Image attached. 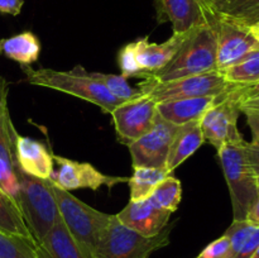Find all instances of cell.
I'll use <instances>...</instances> for the list:
<instances>
[{"label":"cell","mask_w":259,"mask_h":258,"mask_svg":"<svg viewBox=\"0 0 259 258\" xmlns=\"http://www.w3.org/2000/svg\"><path fill=\"white\" fill-rule=\"evenodd\" d=\"M172 212L156 206L149 199L131 201L118 212L116 218L125 227L136 230L144 237H153L168 225Z\"/></svg>","instance_id":"9a60e30c"},{"label":"cell","mask_w":259,"mask_h":258,"mask_svg":"<svg viewBox=\"0 0 259 258\" xmlns=\"http://www.w3.org/2000/svg\"><path fill=\"white\" fill-rule=\"evenodd\" d=\"M245 220L250 225H253V227H259V195L257 196V199L253 201V204L250 205L249 210H248L247 215H245Z\"/></svg>","instance_id":"e575fe53"},{"label":"cell","mask_w":259,"mask_h":258,"mask_svg":"<svg viewBox=\"0 0 259 258\" xmlns=\"http://www.w3.org/2000/svg\"><path fill=\"white\" fill-rule=\"evenodd\" d=\"M222 73L227 81L235 85L259 83V48L245 55Z\"/></svg>","instance_id":"cb8c5ba5"},{"label":"cell","mask_w":259,"mask_h":258,"mask_svg":"<svg viewBox=\"0 0 259 258\" xmlns=\"http://www.w3.org/2000/svg\"><path fill=\"white\" fill-rule=\"evenodd\" d=\"M156 206L167 210L169 212H175L179 209V205L182 199V185L180 180L176 177L168 176L162 180L157 187L154 189L153 194L148 197Z\"/></svg>","instance_id":"d4e9b609"},{"label":"cell","mask_w":259,"mask_h":258,"mask_svg":"<svg viewBox=\"0 0 259 258\" xmlns=\"http://www.w3.org/2000/svg\"><path fill=\"white\" fill-rule=\"evenodd\" d=\"M179 125L169 123L157 114L153 126L144 136L128 146L132 156V166L166 168L169 147Z\"/></svg>","instance_id":"8fae6325"},{"label":"cell","mask_w":259,"mask_h":258,"mask_svg":"<svg viewBox=\"0 0 259 258\" xmlns=\"http://www.w3.org/2000/svg\"><path fill=\"white\" fill-rule=\"evenodd\" d=\"M258 189H259V176H258Z\"/></svg>","instance_id":"f35d334b"},{"label":"cell","mask_w":259,"mask_h":258,"mask_svg":"<svg viewBox=\"0 0 259 258\" xmlns=\"http://www.w3.org/2000/svg\"><path fill=\"white\" fill-rule=\"evenodd\" d=\"M35 249L38 258H91L71 234L61 217L48 234L35 244Z\"/></svg>","instance_id":"ac0fdd59"},{"label":"cell","mask_w":259,"mask_h":258,"mask_svg":"<svg viewBox=\"0 0 259 258\" xmlns=\"http://www.w3.org/2000/svg\"><path fill=\"white\" fill-rule=\"evenodd\" d=\"M19 207L35 244L48 234L60 219L57 202L48 180L25 174L18 167Z\"/></svg>","instance_id":"277c9868"},{"label":"cell","mask_w":259,"mask_h":258,"mask_svg":"<svg viewBox=\"0 0 259 258\" xmlns=\"http://www.w3.org/2000/svg\"><path fill=\"white\" fill-rule=\"evenodd\" d=\"M250 258H259V247L257 248V250H255V252L253 253V255Z\"/></svg>","instance_id":"74e56055"},{"label":"cell","mask_w":259,"mask_h":258,"mask_svg":"<svg viewBox=\"0 0 259 258\" xmlns=\"http://www.w3.org/2000/svg\"><path fill=\"white\" fill-rule=\"evenodd\" d=\"M169 174L166 168H152V167H137L133 175L129 177L128 185L131 189V201L147 200L157 185L166 179Z\"/></svg>","instance_id":"7402d4cb"},{"label":"cell","mask_w":259,"mask_h":258,"mask_svg":"<svg viewBox=\"0 0 259 258\" xmlns=\"http://www.w3.org/2000/svg\"><path fill=\"white\" fill-rule=\"evenodd\" d=\"M245 153H247L250 166L254 169L255 175L259 176V139L245 142Z\"/></svg>","instance_id":"d6a6232c"},{"label":"cell","mask_w":259,"mask_h":258,"mask_svg":"<svg viewBox=\"0 0 259 258\" xmlns=\"http://www.w3.org/2000/svg\"><path fill=\"white\" fill-rule=\"evenodd\" d=\"M247 93L250 94V95L259 96V83H255V85H248Z\"/></svg>","instance_id":"8d00e7d4"},{"label":"cell","mask_w":259,"mask_h":258,"mask_svg":"<svg viewBox=\"0 0 259 258\" xmlns=\"http://www.w3.org/2000/svg\"><path fill=\"white\" fill-rule=\"evenodd\" d=\"M0 232L34 240L19 207L3 191H0Z\"/></svg>","instance_id":"603a6c76"},{"label":"cell","mask_w":259,"mask_h":258,"mask_svg":"<svg viewBox=\"0 0 259 258\" xmlns=\"http://www.w3.org/2000/svg\"><path fill=\"white\" fill-rule=\"evenodd\" d=\"M225 94V93H224ZM223 95V94H222ZM222 95L197 96V98L176 99L157 104L159 115L175 125L200 120L205 113L217 103Z\"/></svg>","instance_id":"d6986e66"},{"label":"cell","mask_w":259,"mask_h":258,"mask_svg":"<svg viewBox=\"0 0 259 258\" xmlns=\"http://www.w3.org/2000/svg\"><path fill=\"white\" fill-rule=\"evenodd\" d=\"M0 258H38L35 242L0 232Z\"/></svg>","instance_id":"4316f807"},{"label":"cell","mask_w":259,"mask_h":258,"mask_svg":"<svg viewBox=\"0 0 259 258\" xmlns=\"http://www.w3.org/2000/svg\"><path fill=\"white\" fill-rule=\"evenodd\" d=\"M220 164L229 187L233 220H244L250 205L259 195L258 176L245 153V141L218 149Z\"/></svg>","instance_id":"5b68a950"},{"label":"cell","mask_w":259,"mask_h":258,"mask_svg":"<svg viewBox=\"0 0 259 258\" xmlns=\"http://www.w3.org/2000/svg\"><path fill=\"white\" fill-rule=\"evenodd\" d=\"M244 86L240 85L234 90L223 94L219 100L200 119L205 142L217 149L227 144L244 142L242 133L238 129V118L240 114L239 103Z\"/></svg>","instance_id":"ba28073f"},{"label":"cell","mask_w":259,"mask_h":258,"mask_svg":"<svg viewBox=\"0 0 259 258\" xmlns=\"http://www.w3.org/2000/svg\"><path fill=\"white\" fill-rule=\"evenodd\" d=\"M247 28H248V30H249L250 34L253 35V38H254V39L257 40L258 45H259V22L253 23V24L248 25Z\"/></svg>","instance_id":"d590c367"},{"label":"cell","mask_w":259,"mask_h":258,"mask_svg":"<svg viewBox=\"0 0 259 258\" xmlns=\"http://www.w3.org/2000/svg\"><path fill=\"white\" fill-rule=\"evenodd\" d=\"M259 247V227L255 228L254 232L250 234V237L248 238L247 242L244 243V245L242 247V249L238 252V254L234 258H250L253 255V253L257 250Z\"/></svg>","instance_id":"1f68e13d"},{"label":"cell","mask_w":259,"mask_h":258,"mask_svg":"<svg viewBox=\"0 0 259 258\" xmlns=\"http://www.w3.org/2000/svg\"><path fill=\"white\" fill-rule=\"evenodd\" d=\"M247 86L243 88L239 108L247 118V123L252 131L253 139H259V96L247 93Z\"/></svg>","instance_id":"f1b7e54d"},{"label":"cell","mask_w":259,"mask_h":258,"mask_svg":"<svg viewBox=\"0 0 259 258\" xmlns=\"http://www.w3.org/2000/svg\"><path fill=\"white\" fill-rule=\"evenodd\" d=\"M119 66L121 70V76L125 78L142 77V71L136 60V45L134 42L124 46L119 52Z\"/></svg>","instance_id":"f546056e"},{"label":"cell","mask_w":259,"mask_h":258,"mask_svg":"<svg viewBox=\"0 0 259 258\" xmlns=\"http://www.w3.org/2000/svg\"><path fill=\"white\" fill-rule=\"evenodd\" d=\"M240 85L229 82L220 71L200 73L189 77L159 82L151 77L143 78L138 88L144 95L153 99L157 104L176 99L197 98V96H218L234 90Z\"/></svg>","instance_id":"52a82bcc"},{"label":"cell","mask_w":259,"mask_h":258,"mask_svg":"<svg viewBox=\"0 0 259 258\" xmlns=\"http://www.w3.org/2000/svg\"><path fill=\"white\" fill-rule=\"evenodd\" d=\"M259 48L247 27L220 17L217 22V70L223 72L252 51Z\"/></svg>","instance_id":"5bb4252c"},{"label":"cell","mask_w":259,"mask_h":258,"mask_svg":"<svg viewBox=\"0 0 259 258\" xmlns=\"http://www.w3.org/2000/svg\"><path fill=\"white\" fill-rule=\"evenodd\" d=\"M53 159L57 163V169L53 171L50 180L67 191L77 189H91L96 191L101 186H108L111 189L118 184L128 182L129 180V177L103 174L89 162H77L55 154Z\"/></svg>","instance_id":"4fadbf2b"},{"label":"cell","mask_w":259,"mask_h":258,"mask_svg":"<svg viewBox=\"0 0 259 258\" xmlns=\"http://www.w3.org/2000/svg\"><path fill=\"white\" fill-rule=\"evenodd\" d=\"M230 240L227 235H222L200 252L196 258H229Z\"/></svg>","instance_id":"4dcf8cb0"},{"label":"cell","mask_w":259,"mask_h":258,"mask_svg":"<svg viewBox=\"0 0 259 258\" xmlns=\"http://www.w3.org/2000/svg\"><path fill=\"white\" fill-rule=\"evenodd\" d=\"M23 5L24 0H0V13L15 17L22 12Z\"/></svg>","instance_id":"836d02e7"},{"label":"cell","mask_w":259,"mask_h":258,"mask_svg":"<svg viewBox=\"0 0 259 258\" xmlns=\"http://www.w3.org/2000/svg\"><path fill=\"white\" fill-rule=\"evenodd\" d=\"M15 159L23 172L33 177L50 180L53 171V154L39 141L30 137L20 136L15 139Z\"/></svg>","instance_id":"e0dca14e"},{"label":"cell","mask_w":259,"mask_h":258,"mask_svg":"<svg viewBox=\"0 0 259 258\" xmlns=\"http://www.w3.org/2000/svg\"><path fill=\"white\" fill-rule=\"evenodd\" d=\"M205 143L200 120L179 125L166 161V169L172 174L181 163L191 157Z\"/></svg>","instance_id":"ffe728a7"},{"label":"cell","mask_w":259,"mask_h":258,"mask_svg":"<svg viewBox=\"0 0 259 258\" xmlns=\"http://www.w3.org/2000/svg\"><path fill=\"white\" fill-rule=\"evenodd\" d=\"M40 48L38 37L29 30L0 39V53L22 66H30L37 62Z\"/></svg>","instance_id":"44dd1931"},{"label":"cell","mask_w":259,"mask_h":258,"mask_svg":"<svg viewBox=\"0 0 259 258\" xmlns=\"http://www.w3.org/2000/svg\"><path fill=\"white\" fill-rule=\"evenodd\" d=\"M215 2H219V0H215Z\"/></svg>","instance_id":"60d3db41"},{"label":"cell","mask_w":259,"mask_h":258,"mask_svg":"<svg viewBox=\"0 0 259 258\" xmlns=\"http://www.w3.org/2000/svg\"><path fill=\"white\" fill-rule=\"evenodd\" d=\"M255 227L250 225L247 220H233L230 227L224 233L230 240V254L229 258H234L238 254L248 238L254 232Z\"/></svg>","instance_id":"83f0119b"},{"label":"cell","mask_w":259,"mask_h":258,"mask_svg":"<svg viewBox=\"0 0 259 258\" xmlns=\"http://www.w3.org/2000/svg\"><path fill=\"white\" fill-rule=\"evenodd\" d=\"M48 181L62 222L88 254L95 258L96 243L103 230L110 223L113 214H106L89 206L70 191L61 189L51 180Z\"/></svg>","instance_id":"3957f363"},{"label":"cell","mask_w":259,"mask_h":258,"mask_svg":"<svg viewBox=\"0 0 259 258\" xmlns=\"http://www.w3.org/2000/svg\"><path fill=\"white\" fill-rule=\"evenodd\" d=\"M156 9L158 23L169 22L174 33L212 25L219 18L214 0H156Z\"/></svg>","instance_id":"30bf717a"},{"label":"cell","mask_w":259,"mask_h":258,"mask_svg":"<svg viewBox=\"0 0 259 258\" xmlns=\"http://www.w3.org/2000/svg\"><path fill=\"white\" fill-rule=\"evenodd\" d=\"M186 35L187 32L174 33L172 37L163 43L149 42L148 37L136 40V60L142 71V78L154 75L168 65L181 47Z\"/></svg>","instance_id":"2e32d148"},{"label":"cell","mask_w":259,"mask_h":258,"mask_svg":"<svg viewBox=\"0 0 259 258\" xmlns=\"http://www.w3.org/2000/svg\"><path fill=\"white\" fill-rule=\"evenodd\" d=\"M255 22H259V17H258V19H257V20H255ZM255 22H254V23H255Z\"/></svg>","instance_id":"ab89813d"},{"label":"cell","mask_w":259,"mask_h":258,"mask_svg":"<svg viewBox=\"0 0 259 258\" xmlns=\"http://www.w3.org/2000/svg\"><path fill=\"white\" fill-rule=\"evenodd\" d=\"M217 70V23L187 32L175 57L154 75L159 82L189 77Z\"/></svg>","instance_id":"7a4b0ae2"},{"label":"cell","mask_w":259,"mask_h":258,"mask_svg":"<svg viewBox=\"0 0 259 258\" xmlns=\"http://www.w3.org/2000/svg\"><path fill=\"white\" fill-rule=\"evenodd\" d=\"M28 83L40 88L52 89L68 95L95 104L103 113L111 111L121 104L105 89V86L96 80L91 72H88L82 66H75L71 71H57L53 68H32L22 66Z\"/></svg>","instance_id":"6da1fadb"},{"label":"cell","mask_w":259,"mask_h":258,"mask_svg":"<svg viewBox=\"0 0 259 258\" xmlns=\"http://www.w3.org/2000/svg\"><path fill=\"white\" fill-rule=\"evenodd\" d=\"M8 96L9 83L0 76V191L9 196L19 207V180L15 159V139L18 132L10 116Z\"/></svg>","instance_id":"9c48e42d"},{"label":"cell","mask_w":259,"mask_h":258,"mask_svg":"<svg viewBox=\"0 0 259 258\" xmlns=\"http://www.w3.org/2000/svg\"><path fill=\"white\" fill-rule=\"evenodd\" d=\"M91 75L100 81L106 90L111 94L115 99L120 100L121 103L134 100V99L142 98L144 95L139 88H134L128 82L124 76L114 75V73H103V72H91Z\"/></svg>","instance_id":"484cf974"},{"label":"cell","mask_w":259,"mask_h":258,"mask_svg":"<svg viewBox=\"0 0 259 258\" xmlns=\"http://www.w3.org/2000/svg\"><path fill=\"white\" fill-rule=\"evenodd\" d=\"M158 109L149 96L121 103L111 111L116 138L126 147L136 142L153 126Z\"/></svg>","instance_id":"7c38bea8"},{"label":"cell","mask_w":259,"mask_h":258,"mask_svg":"<svg viewBox=\"0 0 259 258\" xmlns=\"http://www.w3.org/2000/svg\"><path fill=\"white\" fill-rule=\"evenodd\" d=\"M172 227L167 225L157 235L144 237L113 215L96 243L95 258H149L152 253L169 244Z\"/></svg>","instance_id":"8992f818"}]
</instances>
